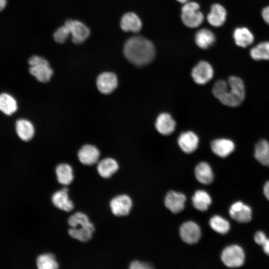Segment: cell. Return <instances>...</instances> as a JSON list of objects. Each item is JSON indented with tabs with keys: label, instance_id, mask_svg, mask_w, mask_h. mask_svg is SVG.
I'll list each match as a JSON object with an SVG mask.
<instances>
[{
	"label": "cell",
	"instance_id": "cell-1",
	"mask_svg": "<svg viewBox=\"0 0 269 269\" xmlns=\"http://www.w3.org/2000/svg\"><path fill=\"white\" fill-rule=\"evenodd\" d=\"M212 93L224 105L237 107L241 105L245 98V87L241 78L231 76L227 81H217L213 87Z\"/></svg>",
	"mask_w": 269,
	"mask_h": 269
},
{
	"label": "cell",
	"instance_id": "cell-2",
	"mask_svg": "<svg viewBox=\"0 0 269 269\" xmlns=\"http://www.w3.org/2000/svg\"><path fill=\"white\" fill-rule=\"evenodd\" d=\"M124 54L132 63L143 66L150 62L155 55V48L151 41L140 36L129 38L124 46Z\"/></svg>",
	"mask_w": 269,
	"mask_h": 269
},
{
	"label": "cell",
	"instance_id": "cell-3",
	"mask_svg": "<svg viewBox=\"0 0 269 269\" xmlns=\"http://www.w3.org/2000/svg\"><path fill=\"white\" fill-rule=\"evenodd\" d=\"M67 223L70 226L68 234L72 238L84 243L92 238L95 227L86 213L79 211L74 213L68 217Z\"/></svg>",
	"mask_w": 269,
	"mask_h": 269
},
{
	"label": "cell",
	"instance_id": "cell-4",
	"mask_svg": "<svg viewBox=\"0 0 269 269\" xmlns=\"http://www.w3.org/2000/svg\"><path fill=\"white\" fill-rule=\"evenodd\" d=\"M29 72L41 82H48L53 75V70L48 61L38 55H33L28 60Z\"/></svg>",
	"mask_w": 269,
	"mask_h": 269
},
{
	"label": "cell",
	"instance_id": "cell-5",
	"mask_svg": "<svg viewBox=\"0 0 269 269\" xmlns=\"http://www.w3.org/2000/svg\"><path fill=\"white\" fill-rule=\"evenodd\" d=\"M181 19L184 24L190 28L200 25L203 21L204 16L200 11V6L194 1H188L181 8Z\"/></svg>",
	"mask_w": 269,
	"mask_h": 269
},
{
	"label": "cell",
	"instance_id": "cell-6",
	"mask_svg": "<svg viewBox=\"0 0 269 269\" xmlns=\"http://www.w3.org/2000/svg\"><path fill=\"white\" fill-rule=\"evenodd\" d=\"M245 253L239 246L234 245L225 248L221 254V260L225 266L229 268L242 266L245 261Z\"/></svg>",
	"mask_w": 269,
	"mask_h": 269
},
{
	"label": "cell",
	"instance_id": "cell-7",
	"mask_svg": "<svg viewBox=\"0 0 269 269\" xmlns=\"http://www.w3.org/2000/svg\"><path fill=\"white\" fill-rule=\"evenodd\" d=\"M112 213L117 217L128 215L132 209L133 202L131 197L126 194H120L113 197L109 202Z\"/></svg>",
	"mask_w": 269,
	"mask_h": 269
},
{
	"label": "cell",
	"instance_id": "cell-8",
	"mask_svg": "<svg viewBox=\"0 0 269 269\" xmlns=\"http://www.w3.org/2000/svg\"><path fill=\"white\" fill-rule=\"evenodd\" d=\"M65 25L70 31L72 42L76 44L84 42L90 34L89 28L79 20L69 19L65 21Z\"/></svg>",
	"mask_w": 269,
	"mask_h": 269
},
{
	"label": "cell",
	"instance_id": "cell-9",
	"mask_svg": "<svg viewBox=\"0 0 269 269\" xmlns=\"http://www.w3.org/2000/svg\"><path fill=\"white\" fill-rule=\"evenodd\" d=\"M51 202L57 209L70 212L74 208V202L70 198L69 188L65 186L54 192L51 197Z\"/></svg>",
	"mask_w": 269,
	"mask_h": 269
},
{
	"label": "cell",
	"instance_id": "cell-10",
	"mask_svg": "<svg viewBox=\"0 0 269 269\" xmlns=\"http://www.w3.org/2000/svg\"><path fill=\"white\" fill-rule=\"evenodd\" d=\"M191 76L195 83L199 85H204L212 79L214 70L208 62L201 61L193 67Z\"/></svg>",
	"mask_w": 269,
	"mask_h": 269
},
{
	"label": "cell",
	"instance_id": "cell-11",
	"mask_svg": "<svg viewBox=\"0 0 269 269\" xmlns=\"http://www.w3.org/2000/svg\"><path fill=\"white\" fill-rule=\"evenodd\" d=\"M179 233L182 240L188 244L197 243L201 236L199 226L192 221H187L182 224Z\"/></svg>",
	"mask_w": 269,
	"mask_h": 269
},
{
	"label": "cell",
	"instance_id": "cell-12",
	"mask_svg": "<svg viewBox=\"0 0 269 269\" xmlns=\"http://www.w3.org/2000/svg\"><path fill=\"white\" fill-rule=\"evenodd\" d=\"M118 83L116 74L110 72L101 73L96 81L98 89L104 94H109L113 92L117 87Z\"/></svg>",
	"mask_w": 269,
	"mask_h": 269
},
{
	"label": "cell",
	"instance_id": "cell-13",
	"mask_svg": "<svg viewBox=\"0 0 269 269\" xmlns=\"http://www.w3.org/2000/svg\"><path fill=\"white\" fill-rule=\"evenodd\" d=\"M229 214L233 220L239 223L249 222L252 217L251 208L241 201L236 202L231 206Z\"/></svg>",
	"mask_w": 269,
	"mask_h": 269
},
{
	"label": "cell",
	"instance_id": "cell-14",
	"mask_svg": "<svg viewBox=\"0 0 269 269\" xmlns=\"http://www.w3.org/2000/svg\"><path fill=\"white\" fill-rule=\"evenodd\" d=\"M100 155V152L98 148L91 144L83 145L78 152V158L80 162L88 166L97 163Z\"/></svg>",
	"mask_w": 269,
	"mask_h": 269
},
{
	"label": "cell",
	"instance_id": "cell-15",
	"mask_svg": "<svg viewBox=\"0 0 269 269\" xmlns=\"http://www.w3.org/2000/svg\"><path fill=\"white\" fill-rule=\"evenodd\" d=\"M185 201L186 197L183 193L170 191L165 196L164 204L171 212L178 213L184 209Z\"/></svg>",
	"mask_w": 269,
	"mask_h": 269
},
{
	"label": "cell",
	"instance_id": "cell-16",
	"mask_svg": "<svg viewBox=\"0 0 269 269\" xmlns=\"http://www.w3.org/2000/svg\"><path fill=\"white\" fill-rule=\"evenodd\" d=\"M233 37L236 45L244 48L251 45L255 40L253 33L245 26L236 27L233 31Z\"/></svg>",
	"mask_w": 269,
	"mask_h": 269
},
{
	"label": "cell",
	"instance_id": "cell-17",
	"mask_svg": "<svg viewBox=\"0 0 269 269\" xmlns=\"http://www.w3.org/2000/svg\"><path fill=\"white\" fill-rule=\"evenodd\" d=\"M212 151L220 157L225 158L231 154L235 150L234 142L228 138H218L211 143Z\"/></svg>",
	"mask_w": 269,
	"mask_h": 269
},
{
	"label": "cell",
	"instance_id": "cell-18",
	"mask_svg": "<svg viewBox=\"0 0 269 269\" xmlns=\"http://www.w3.org/2000/svg\"><path fill=\"white\" fill-rule=\"evenodd\" d=\"M198 143V136L191 131L181 133L178 138V144L180 148L186 153L194 152L197 149Z\"/></svg>",
	"mask_w": 269,
	"mask_h": 269
},
{
	"label": "cell",
	"instance_id": "cell-19",
	"mask_svg": "<svg viewBox=\"0 0 269 269\" xmlns=\"http://www.w3.org/2000/svg\"><path fill=\"white\" fill-rule=\"evenodd\" d=\"M227 12L226 8L219 3L213 4L207 16V21L214 27H220L225 22Z\"/></svg>",
	"mask_w": 269,
	"mask_h": 269
},
{
	"label": "cell",
	"instance_id": "cell-20",
	"mask_svg": "<svg viewBox=\"0 0 269 269\" xmlns=\"http://www.w3.org/2000/svg\"><path fill=\"white\" fill-rule=\"evenodd\" d=\"M119 168V164L115 159L107 157L98 162L97 170L102 178L108 179L118 171Z\"/></svg>",
	"mask_w": 269,
	"mask_h": 269
},
{
	"label": "cell",
	"instance_id": "cell-21",
	"mask_svg": "<svg viewBox=\"0 0 269 269\" xmlns=\"http://www.w3.org/2000/svg\"><path fill=\"white\" fill-rule=\"evenodd\" d=\"M155 125L157 131L160 134L167 135L174 132L176 124L170 114L164 113L157 117Z\"/></svg>",
	"mask_w": 269,
	"mask_h": 269
},
{
	"label": "cell",
	"instance_id": "cell-22",
	"mask_svg": "<svg viewBox=\"0 0 269 269\" xmlns=\"http://www.w3.org/2000/svg\"><path fill=\"white\" fill-rule=\"evenodd\" d=\"M120 26L125 32H137L141 28L142 22L135 13L128 12L123 15Z\"/></svg>",
	"mask_w": 269,
	"mask_h": 269
},
{
	"label": "cell",
	"instance_id": "cell-23",
	"mask_svg": "<svg viewBox=\"0 0 269 269\" xmlns=\"http://www.w3.org/2000/svg\"><path fill=\"white\" fill-rule=\"evenodd\" d=\"M55 174L58 182L63 186L71 184L74 179L73 169L69 164L62 163L55 167Z\"/></svg>",
	"mask_w": 269,
	"mask_h": 269
},
{
	"label": "cell",
	"instance_id": "cell-24",
	"mask_svg": "<svg viewBox=\"0 0 269 269\" xmlns=\"http://www.w3.org/2000/svg\"><path fill=\"white\" fill-rule=\"evenodd\" d=\"M15 130L18 137L25 141L30 140L34 134L32 124L25 119H19L16 122Z\"/></svg>",
	"mask_w": 269,
	"mask_h": 269
},
{
	"label": "cell",
	"instance_id": "cell-25",
	"mask_svg": "<svg viewBox=\"0 0 269 269\" xmlns=\"http://www.w3.org/2000/svg\"><path fill=\"white\" fill-rule=\"evenodd\" d=\"M254 156L261 164L269 167V141L265 139L259 140L255 146Z\"/></svg>",
	"mask_w": 269,
	"mask_h": 269
},
{
	"label": "cell",
	"instance_id": "cell-26",
	"mask_svg": "<svg viewBox=\"0 0 269 269\" xmlns=\"http://www.w3.org/2000/svg\"><path fill=\"white\" fill-rule=\"evenodd\" d=\"M195 175L197 180L203 184L212 182L213 173L210 166L205 162H201L195 168Z\"/></svg>",
	"mask_w": 269,
	"mask_h": 269
},
{
	"label": "cell",
	"instance_id": "cell-27",
	"mask_svg": "<svg viewBox=\"0 0 269 269\" xmlns=\"http://www.w3.org/2000/svg\"><path fill=\"white\" fill-rule=\"evenodd\" d=\"M216 37L210 30L202 28L198 30L195 34V41L200 48L207 49L215 42Z\"/></svg>",
	"mask_w": 269,
	"mask_h": 269
},
{
	"label": "cell",
	"instance_id": "cell-28",
	"mask_svg": "<svg viewBox=\"0 0 269 269\" xmlns=\"http://www.w3.org/2000/svg\"><path fill=\"white\" fill-rule=\"evenodd\" d=\"M249 53L255 61L269 60V41L259 42L251 48Z\"/></svg>",
	"mask_w": 269,
	"mask_h": 269
},
{
	"label": "cell",
	"instance_id": "cell-29",
	"mask_svg": "<svg viewBox=\"0 0 269 269\" xmlns=\"http://www.w3.org/2000/svg\"><path fill=\"white\" fill-rule=\"evenodd\" d=\"M36 266L38 269H57L59 267L56 256L51 253L38 255L36 259Z\"/></svg>",
	"mask_w": 269,
	"mask_h": 269
},
{
	"label": "cell",
	"instance_id": "cell-30",
	"mask_svg": "<svg viewBox=\"0 0 269 269\" xmlns=\"http://www.w3.org/2000/svg\"><path fill=\"white\" fill-rule=\"evenodd\" d=\"M193 205L201 211H205L211 205L212 200L209 194L204 190L196 191L192 198Z\"/></svg>",
	"mask_w": 269,
	"mask_h": 269
},
{
	"label": "cell",
	"instance_id": "cell-31",
	"mask_svg": "<svg viewBox=\"0 0 269 269\" xmlns=\"http://www.w3.org/2000/svg\"><path fill=\"white\" fill-rule=\"evenodd\" d=\"M17 109V105L15 99L7 93L0 94V111L3 114L10 116Z\"/></svg>",
	"mask_w": 269,
	"mask_h": 269
},
{
	"label": "cell",
	"instance_id": "cell-32",
	"mask_svg": "<svg viewBox=\"0 0 269 269\" xmlns=\"http://www.w3.org/2000/svg\"><path fill=\"white\" fill-rule=\"evenodd\" d=\"M209 225L214 231L221 234H225L230 230L229 222L218 215L214 216L210 219Z\"/></svg>",
	"mask_w": 269,
	"mask_h": 269
},
{
	"label": "cell",
	"instance_id": "cell-33",
	"mask_svg": "<svg viewBox=\"0 0 269 269\" xmlns=\"http://www.w3.org/2000/svg\"><path fill=\"white\" fill-rule=\"evenodd\" d=\"M70 34L68 28L64 24L56 30L53 37L56 42L62 44L66 42Z\"/></svg>",
	"mask_w": 269,
	"mask_h": 269
},
{
	"label": "cell",
	"instance_id": "cell-34",
	"mask_svg": "<svg viewBox=\"0 0 269 269\" xmlns=\"http://www.w3.org/2000/svg\"><path fill=\"white\" fill-rule=\"evenodd\" d=\"M129 268L130 269H150L152 267L149 264L134 261L130 264Z\"/></svg>",
	"mask_w": 269,
	"mask_h": 269
},
{
	"label": "cell",
	"instance_id": "cell-35",
	"mask_svg": "<svg viewBox=\"0 0 269 269\" xmlns=\"http://www.w3.org/2000/svg\"><path fill=\"white\" fill-rule=\"evenodd\" d=\"M254 240L257 244L262 246L267 240V238L264 232L258 231L255 235Z\"/></svg>",
	"mask_w": 269,
	"mask_h": 269
},
{
	"label": "cell",
	"instance_id": "cell-36",
	"mask_svg": "<svg viewBox=\"0 0 269 269\" xmlns=\"http://www.w3.org/2000/svg\"><path fill=\"white\" fill-rule=\"evenodd\" d=\"M261 15L264 21L269 25V5L263 8Z\"/></svg>",
	"mask_w": 269,
	"mask_h": 269
},
{
	"label": "cell",
	"instance_id": "cell-37",
	"mask_svg": "<svg viewBox=\"0 0 269 269\" xmlns=\"http://www.w3.org/2000/svg\"><path fill=\"white\" fill-rule=\"evenodd\" d=\"M263 191L266 198L269 201V181L265 184Z\"/></svg>",
	"mask_w": 269,
	"mask_h": 269
},
{
	"label": "cell",
	"instance_id": "cell-38",
	"mask_svg": "<svg viewBox=\"0 0 269 269\" xmlns=\"http://www.w3.org/2000/svg\"><path fill=\"white\" fill-rule=\"evenodd\" d=\"M263 250L264 252L269 256V239H268L262 245Z\"/></svg>",
	"mask_w": 269,
	"mask_h": 269
},
{
	"label": "cell",
	"instance_id": "cell-39",
	"mask_svg": "<svg viewBox=\"0 0 269 269\" xmlns=\"http://www.w3.org/2000/svg\"><path fill=\"white\" fill-rule=\"evenodd\" d=\"M7 0H0V11H2L6 6Z\"/></svg>",
	"mask_w": 269,
	"mask_h": 269
},
{
	"label": "cell",
	"instance_id": "cell-40",
	"mask_svg": "<svg viewBox=\"0 0 269 269\" xmlns=\"http://www.w3.org/2000/svg\"><path fill=\"white\" fill-rule=\"evenodd\" d=\"M177 0L178 2H179L180 3L184 4V3L189 1L190 0Z\"/></svg>",
	"mask_w": 269,
	"mask_h": 269
}]
</instances>
